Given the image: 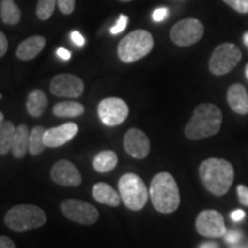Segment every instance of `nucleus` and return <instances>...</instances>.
I'll return each instance as SVG.
<instances>
[{
  "instance_id": "f257e3e1",
  "label": "nucleus",
  "mask_w": 248,
  "mask_h": 248,
  "mask_svg": "<svg viewBox=\"0 0 248 248\" xmlns=\"http://www.w3.org/2000/svg\"><path fill=\"white\" fill-rule=\"evenodd\" d=\"M199 176L207 191L221 197L230 190L234 181V169L225 159L209 157L200 164Z\"/></svg>"
},
{
  "instance_id": "f03ea898",
  "label": "nucleus",
  "mask_w": 248,
  "mask_h": 248,
  "mask_svg": "<svg viewBox=\"0 0 248 248\" xmlns=\"http://www.w3.org/2000/svg\"><path fill=\"white\" fill-rule=\"evenodd\" d=\"M223 114L213 104H200L195 107L193 116L185 126V136L191 140L208 138L215 136L222 126Z\"/></svg>"
},
{
  "instance_id": "7ed1b4c3",
  "label": "nucleus",
  "mask_w": 248,
  "mask_h": 248,
  "mask_svg": "<svg viewBox=\"0 0 248 248\" xmlns=\"http://www.w3.org/2000/svg\"><path fill=\"white\" fill-rule=\"evenodd\" d=\"M150 197L154 208L162 214L173 213L181 203L177 183L169 172L155 175L150 185Z\"/></svg>"
},
{
  "instance_id": "20e7f679",
  "label": "nucleus",
  "mask_w": 248,
  "mask_h": 248,
  "mask_svg": "<svg viewBox=\"0 0 248 248\" xmlns=\"http://www.w3.org/2000/svg\"><path fill=\"white\" fill-rule=\"evenodd\" d=\"M153 47L154 38L150 31L137 29L121 39L117 46V54L124 63H132L146 57Z\"/></svg>"
},
{
  "instance_id": "39448f33",
  "label": "nucleus",
  "mask_w": 248,
  "mask_h": 248,
  "mask_svg": "<svg viewBox=\"0 0 248 248\" xmlns=\"http://www.w3.org/2000/svg\"><path fill=\"white\" fill-rule=\"evenodd\" d=\"M47 221L44 210L35 204H17L6 213L5 224L15 232L38 229Z\"/></svg>"
},
{
  "instance_id": "423d86ee",
  "label": "nucleus",
  "mask_w": 248,
  "mask_h": 248,
  "mask_svg": "<svg viewBox=\"0 0 248 248\" xmlns=\"http://www.w3.org/2000/svg\"><path fill=\"white\" fill-rule=\"evenodd\" d=\"M119 191L124 204L135 212L144 208L150 197L144 181L136 173H125L120 178Z\"/></svg>"
},
{
  "instance_id": "0eeeda50",
  "label": "nucleus",
  "mask_w": 248,
  "mask_h": 248,
  "mask_svg": "<svg viewBox=\"0 0 248 248\" xmlns=\"http://www.w3.org/2000/svg\"><path fill=\"white\" fill-rule=\"evenodd\" d=\"M241 51L232 43H223L214 49L209 60V70L213 75L222 76L233 70L241 60Z\"/></svg>"
},
{
  "instance_id": "6e6552de",
  "label": "nucleus",
  "mask_w": 248,
  "mask_h": 248,
  "mask_svg": "<svg viewBox=\"0 0 248 248\" xmlns=\"http://www.w3.org/2000/svg\"><path fill=\"white\" fill-rule=\"evenodd\" d=\"M204 27L198 18L188 17L178 21L170 30V38L173 44L181 47H187L202 38Z\"/></svg>"
},
{
  "instance_id": "1a4fd4ad",
  "label": "nucleus",
  "mask_w": 248,
  "mask_h": 248,
  "mask_svg": "<svg viewBox=\"0 0 248 248\" xmlns=\"http://www.w3.org/2000/svg\"><path fill=\"white\" fill-rule=\"evenodd\" d=\"M61 212L70 221L82 225H92L98 221L99 212L92 204L77 199L63 200L60 204Z\"/></svg>"
},
{
  "instance_id": "9d476101",
  "label": "nucleus",
  "mask_w": 248,
  "mask_h": 248,
  "mask_svg": "<svg viewBox=\"0 0 248 248\" xmlns=\"http://www.w3.org/2000/svg\"><path fill=\"white\" fill-rule=\"evenodd\" d=\"M98 115L104 124L108 126H116L126 120L129 115V107L122 99L115 97L106 98L99 102Z\"/></svg>"
},
{
  "instance_id": "9b49d317",
  "label": "nucleus",
  "mask_w": 248,
  "mask_h": 248,
  "mask_svg": "<svg viewBox=\"0 0 248 248\" xmlns=\"http://www.w3.org/2000/svg\"><path fill=\"white\" fill-rule=\"evenodd\" d=\"M198 233L206 238H219L226 233L224 218L216 210H203L195 219Z\"/></svg>"
},
{
  "instance_id": "f8f14e48",
  "label": "nucleus",
  "mask_w": 248,
  "mask_h": 248,
  "mask_svg": "<svg viewBox=\"0 0 248 248\" xmlns=\"http://www.w3.org/2000/svg\"><path fill=\"white\" fill-rule=\"evenodd\" d=\"M52 94L61 98H79L84 92V83L73 74H59L49 84Z\"/></svg>"
},
{
  "instance_id": "ddd939ff",
  "label": "nucleus",
  "mask_w": 248,
  "mask_h": 248,
  "mask_svg": "<svg viewBox=\"0 0 248 248\" xmlns=\"http://www.w3.org/2000/svg\"><path fill=\"white\" fill-rule=\"evenodd\" d=\"M123 145L130 156L139 160L145 159L151 151L150 139L139 129H129L124 136Z\"/></svg>"
},
{
  "instance_id": "4468645a",
  "label": "nucleus",
  "mask_w": 248,
  "mask_h": 248,
  "mask_svg": "<svg viewBox=\"0 0 248 248\" xmlns=\"http://www.w3.org/2000/svg\"><path fill=\"white\" fill-rule=\"evenodd\" d=\"M52 181L61 186L76 187L82 183V176L74 163L68 160H60L54 163L51 170Z\"/></svg>"
},
{
  "instance_id": "2eb2a0df",
  "label": "nucleus",
  "mask_w": 248,
  "mask_h": 248,
  "mask_svg": "<svg viewBox=\"0 0 248 248\" xmlns=\"http://www.w3.org/2000/svg\"><path fill=\"white\" fill-rule=\"evenodd\" d=\"M78 132V125L76 123H64L60 126H55L46 130L44 135L45 146L57 148L70 141Z\"/></svg>"
},
{
  "instance_id": "dca6fc26",
  "label": "nucleus",
  "mask_w": 248,
  "mask_h": 248,
  "mask_svg": "<svg viewBox=\"0 0 248 248\" xmlns=\"http://www.w3.org/2000/svg\"><path fill=\"white\" fill-rule=\"evenodd\" d=\"M226 100L234 113L240 115L248 114V92L243 84H232L226 92Z\"/></svg>"
},
{
  "instance_id": "f3484780",
  "label": "nucleus",
  "mask_w": 248,
  "mask_h": 248,
  "mask_svg": "<svg viewBox=\"0 0 248 248\" xmlns=\"http://www.w3.org/2000/svg\"><path fill=\"white\" fill-rule=\"evenodd\" d=\"M46 45V39L43 36H31L24 39L16 48V57L22 61L35 59Z\"/></svg>"
},
{
  "instance_id": "a211bd4d",
  "label": "nucleus",
  "mask_w": 248,
  "mask_h": 248,
  "mask_svg": "<svg viewBox=\"0 0 248 248\" xmlns=\"http://www.w3.org/2000/svg\"><path fill=\"white\" fill-rule=\"evenodd\" d=\"M92 197L99 203L107 204L110 207H119L121 203V195L106 183H97L92 187Z\"/></svg>"
},
{
  "instance_id": "6ab92c4d",
  "label": "nucleus",
  "mask_w": 248,
  "mask_h": 248,
  "mask_svg": "<svg viewBox=\"0 0 248 248\" xmlns=\"http://www.w3.org/2000/svg\"><path fill=\"white\" fill-rule=\"evenodd\" d=\"M29 137L30 130L26 124H20V125L16 126L11 151L16 159H23L26 156L27 152L29 151Z\"/></svg>"
},
{
  "instance_id": "aec40b11",
  "label": "nucleus",
  "mask_w": 248,
  "mask_h": 248,
  "mask_svg": "<svg viewBox=\"0 0 248 248\" xmlns=\"http://www.w3.org/2000/svg\"><path fill=\"white\" fill-rule=\"evenodd\" d=\"M47 105L48 99L42 90H33L27 98V110L32 117L42 116L45 113Z\"/></svg>"
},
{
  "instance_id": "412c9836",
  "label": "nucleus",
  "mask_w": 248,
  "mask_h": 248,
  "mask_svg": "<svg viewBox=\"0 0 248 248\" xmlns=\"http://www.w3.org/2000/svg\"><path fill=\"white\" fill-rule=\"evenodd\" d=\"M21 9L14 0H1L0 1V18L7 26H16L21 21Z\"/></svg>"
},
{
  "instance_id": "4be33fe9",
  "label": "nucleus",
  "mask_w": 248,
  "mask_h": 248,
  "mask_svg": "<svg viewBox=\"0 0 248 248\" xmlns=\"http://www.w3.org/2000/svg\"><path fill=\"white\" fill-rule=\"evenodd\" d=\"M119 159L115 152L113 151H102L98 153L93 159V168L98 172L105 173L111 171L117 166Z\"/></svg>"
},
{
  "instance_id": "5701e85b",
  "label": "nucleus",
  "mask_w": 248,
  "mask_h": 248,
  "mask_svg": "<svg viewBox=\"0 0 248 248\" xmlns=\"http://www.w3.org/2000/svg\"><path fill=\"white\" fill-rule=\"evenodd\" d=\"M85 108L76 101L58 102L53 107V114L58 117H78L83 115Z\"/></svg>"
},
{
  "instance_id": "b1692460",
  "label": "nucleus",
  "mask_w": 248,
  "mask_h": 248,
  "mask_svg": "<svg viewBox=\"0 0 248 248\" xmlns=\"http://www.w3.org/2000/svg\"><path fill=\"white\" fill-rule=\"evenodd\" d=\"M15 130L14 124L9 121H5L0 128V155H6L12 151Z\"/></svg>"
},
{
  "instance_id": "393cba45",
  "label": "nucleus",
  "mask_w": 248,
  "mask_h": 248,
  "mask_svg": "<svg viewBox=\"0 0 248 248\" xmlns=\"http://www.w3.org/2000/svg\"><path fill=\"white\" fill-rule=\"evenodd\" d=\"M46 129L42 125H37L30 131L29 137V153L31 155H39L45 150L44 135Z\"/></svg>"
},
{
  "instance_id": "a878e982",
  "label": "nucleus",
  "mask_w": 248,
  "mask_h": 248,
  "mask_svg": "<svg viewBox=\"0 0 248 248\" xmlns=\"http://www.w3.org/2000/svg\"><path fill=\"white\" fill-rule=\"evenodd\" d=\"M57 0H38L36 7V15L40 21H47L54 13Z\"/></svg>"
},
{
  "instance_id": "bb28decb",
  "label": "nucleus",
  "mask_w": 248,
  "mask_h": 248,
  "mask_svg": "<svg viewBox=\"0 0 248 248\" xmlns=\"http://www.w3.org/2000/svg\"><path fill=\"white\" fill-rule=\"evenodd\" d=\"M226 5L233 8L235 12L240 14L248 13V0H223Z\"/></svg>"
},
{
  "instance_id": "cd10ccee",
  "label": "nucleus",
  "mask_w": 248,
  "mask_h": 248,
  "mask_svg": "<svg viewBox=\"0 0 248 248\" xmlns=\"http://www.w3.org/2000/svg\"><path fill=\"white\" fill-rule=\"evenodd\" d=\"M58 8L62 14L70 15L74 13L76 6V0H57Z\"/></svg>"
},
{
  "instance_id": "c85d7f7f",
  "label": "nucleus",
  "mask_w": 248,
  "mask_h": 248,
  "mask_svg": "<svg viewBox=\"0 0 248 248\" xmlns=\"http://www.w3.org/2000/svg\"><path fill=\"white\" fill-rule=\"evenodd\" d=\"M129 17L126 15L121 14L119 17V21H117L115 26L110 29V33L111 35H119V33L122 32V31L126 28V24H128Z\"/></svg>"
},
{
  "instance_id": "c756f323",
  "label": "nucleus",
  "mask_w": 248,
  "mask_h": 248,
  "mask_svg": "<svg viewBox=\"0 0 248 248\" xmlns=\"http://www.w3.org/2000/svg\"><path fill=\"white\" fill-rule=\"evenodd\" d=\"M237 193H238V198H239L240 203L243 206L248 207V187L243 184L238 185L237 187Z\"/></svg>"
},
{
  "instance_id": "7c9ffc66",
  "label": "nucleus",
  "mask_w": 248,
  "mask_h": 248,
  "mask_svg": "<svg viewBox=\"0 0 248 248\" xmlns=\"http://www.w3.org/2000/svg\"><path fill=\"white\" fill-rule=\"evenodd\" d=\"M241 232L237 231V230H231V231H226V233L224 234L225 237V241L229 244H237L239 243L241 239Z\"/></svg>"
},
{
  "instance_id": "2f4dec72",
  "label": "nucleus",
  "mask_w": 248,
  "mask_h": 248,
  "mask_svg": "<svg viewBox=\"0 0 248 248\" xmlns=\"http://www.w3.org/2000/svg\"><path fill=\"white\" fill-rule=\"evenodd\" d=\"M168 15H169L168 8H166V7L157 8L153 12V20L155 21V22H161V21L166 20V18L168 17Z\"/></svg>"
},
{
  "instance_id": "473e14b6",
  "label": "nucleus",
  "mask_w": 248,
  "mask_h": 248,
  "mask_svg": "<svg viewBox=\"0 0 248 248\" xmlns=\"http://www.w3.org/2000/svg\"><path fill=\"white\" fill-rule=\"evenodd\" d=\"M8 49V40L5 33L0 30V58H2L6 54Z\"/></svg>"
},
{
  "instance_id": "72a5a7b5",
  "label": "nucleus",
  "mask_w": 248,
  "mask_h": 248,
  "mask_svg": "<svg viewBox=\"0 0 248 248\" xmlns=\"http://www.w3.org/2000/svg\"><path fill=\"white\" fill-rule=\"evenodd\" d=\"M70 38L73 40L74 44H76L77 46H83L85 44L84 37L82 36V33H79V31H73L70 35Z\"/></svg>"
},
{
  "instance_id": "f704fd0d",
  "label": "nucleus",
  "mask_w": 248,
  "mask_h": 248,
  "mask_svg": "<svg viewBox=\"0 0 248 248\" xmlns=\"http://www.w3.org/2000/svg\"><path fill=\"white\" fill-rule=\"evenodd\" d=\"M0 248H16V245L11 238L6 235H0Z\"/></svg>"
},
{
  "instance_id": "c9c22d12",
  "label": "nucleus",
  "mask_w": 248,
  "mask_h": 248,
  "mask_svg": "<svg viewBox=\"0 0 248 248\" xmlns=\"http://www.w3.org/2000/svg\"><path fill=\"white\" fill-rule=\"evenodd\" d=\"M244 217H245V212L241 209H237V210H234V212L231 213V219L233 222L243 221Z\"/></svg>"
},
{
  "instance_id": "e433bc0d",
  "label": "nucleus",
  "mask_w": 248,
  "mask_h": 248,
  "mask_svg": "<svg viewBox=\"0 0 248 248\" xmlns=\"http://www.w3.org/2000/svg\"><path fill=\"white\" fill-rule=\"evenodd\" d=\"M57 54H58V57H59V58H61L62 60H64V61L69 60V59L71 58V53H70V52L68 51V49L63 48V47L58 48Z\"/></svg>"
},
{
  "instance_id": "4c0bfd02",
  "label": "nucleus",
  "mask_w": 248,
  "mask_h": 248,
  "mask_svg": "<svg viewBox=\"0 0 248 248\" xmlns=\"http://www.w3.org/2000/svg\"><path fill=\"white\" fill-rule=\"evenodd\" d=\"M199 248H219L216 243H203Z\"/></svg>"
},
{
  "instance_id": "58836bf2",
  "label": "nucleus",
  "mask_w": 248,
  "mask_h": 248,
  "mask_svg": "<svg viewBox=\"0 0 248 248\" xmlns=\"http://www.w3.org/2000/svg\"><path fill=\"white\" fill-rule=\"evenodd\" d=\"M244 43H245V45L248 47V31H246V32L244 33Z\"/></svg>"
},
{
  "instance_id": "ea45409f",
  "label": "nucleus",
  "mask_w": 248,
  "mask_h": 248,
  "mask_svg": "<svg viewBox=\"0 0 248 248\" xmlns=\"http://www.w3.org/2000/svg\"><path fill=\"white\" fill-rule=\"evenodd\" d=\"M4 122H5L4 114H2L1 111H0V128H1V125H2V124H4Z\"/></svg>"
},
{
  "instance_id": "a19ab883",
  "label": "nucleus",
  "mask_w": 248,
  "mask_h": 248,
  "mask_svg": "<svg viewBox=\"0 0 248 248\" xmlns=\"http://www.w3.org/2000/svg\"><path fill=\"white\" fill-rule=\"evenodd\" d=\"M245 73H246V77L248 78V63L246 64V68H245Z\"/></svg>"
},
{
  "instance_id": "79ce46f5",
  "label": "nucleus",
  "mask_w": 248,
  "mask_h": 248,
  "mask_svg": "<svg viewBox=\"0 0 248 248\" xmlns=\"http://www.w3.org/2000/svg\"><path fill=\"white\" fill-rule=\"evenodd\" d=\"M120 1H122V2H129V1H131V0H120Z\"/></svg>"
},
{
  "instance_id": "37998d69",
  "label": "nucleus",
  "mask_w": 248,
  "mask_h": 248,
  "mask_svg": "<svg viewBox=\"0 0 248 248\" xmlns=\"http://www.w3.org/2000/svg\"><path fill=\"white\" fill-rule=\"evenodd\" d=\"M232 248H245V247H239V246H235V247H232Z\"/></svg>"
},
{
  "instance_id": "c03bdc74",
  "label": "nucleus",
  "mask_w": 248,
  "mask_h": 248,
  "mask_svg": "<svg viewBox=\"0 0 248 248\" xmlns=\"http://www.w3.org/2000/svg\"><path fill=\"white\" fill-rule=\"evenodd\" d=\"M1 98H2V94H1V93H0V100H1Z\"/></svg>"
}]
</instances>
